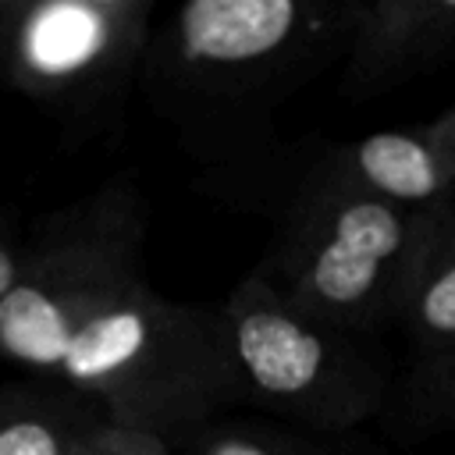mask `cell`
<instances>
[{
  "label": "cell",
  "mask_w": 455,
  "mask_h": 455,
  "mask_svg": "<svg viewBox=\"0 0 455 455\" xmlns=\"http://www.w3.org/2000/svg\"><path fill=\"white\" fill-rule=\"evenodd\" d=\"M139 238L135 199L114 196L21 252L0 302V359L171 444L235 405V380L220 309L156 295Z\"/></svg>",
  "instance_id": "6da1fadb"
},
{
  "label": "cell",
  "mask_w": 455,
  "mask_h": 455,
  "mask_svg": "<svg viewBox=\"0 0 455 455\" xmlns=\"http://www.w3.org/2000/svg\"><path fill=\"white\" fill-rule=\"evenodd\" d=\"M441 217L391 206L320 167L259 274L306 316L370 338L402 320Z\"/></svg>",
  "instance_id": "7a4b0ae2"
},
{
  "label": "cell",
  "mask_w": 455,
  "mask_h": 455,
  "mask_svg": "<svg viewBox=\"0 0 455 455\" xmlns=\"http://www.w3.org/2000/svg\"><path fill=\"white\" fill-rule=\"evenodd\" d=\"M235 402L313 434L366 423L387 398V363L366 338L295 309L259 270L220 306Z\"/></svg>",
  "instance_id": "3957f363"
},
{
  "label": "cell",
  "mask_w": 455,
  "mask_h": 455,
  "mask_svg": "<svg viewBox=\"0 0 455 455\" xmlns=\"http://www.w3.org/2000/svg\"><path fill=\"white\" fill-rule=\"evenodd\" d=\"M352 4L188 0L153 36V78L178 107H259L345 50Z\"/></svg>",
  "instance_id": "277c9868"
},
{
  "label": "cell",
  "mask_w": 455,
  "mask_h": 455,
  "mask_svg": "<svg viewBox=\"0 0 455 455\" xmlns=\"http://www.w3.org/2000/svg\"><path fill=\"white\" fill-rule=\"evenodd\" d=\"M149 0H0V82L36 100H89L149 39Z\"/></svg>",
  "instance_id": "5b68a950"
},
{
  "label": "cell",
  "mask_w": 455,
  "mask_h": 455,
  "mask_svg": "<svg viewBox=\"0 0 455 455\" xmlns=\"http://www.w3.org/2000/svg\"><path fill=\"white\" fill-rule=\"evenodd\" d=\"M345 85L384 92L455 60V0L352 4Z\"/></svg>",
  "instance_id": "8992f818"
},
{
  "label": "cell",
  "mask_w": 455,
  "mask_h": 455,
  "mask_svg": "<svg viewBox=\"0 0 455 455\" xmlns=\"http://www.w3.org/2000/svg\"><path fill=\"white\" fill-rule=\"evenodd\" d=\"M341 181L412 213H448L455 206V164L419 128L370 132L341 146L327 164Z\"/></svg>",
  "instance_id": "52a82bcc"
},
{
  "label": "cell",
  "mask_w": 455,
  "mask_h": 455,
  "mask_svg": "<svg viewBox=\"0 0 455 455\" xmlns=\"http://www.w3.org/2000/svg\"><path fill=\"white\" fill-rule=\"evenodd\" d=\"M107 412L71 387H0V455H78Z\"/></svg>",
  "instance_id": "ba28073f"
},
{
  "label": "cell",
  "mask_w": 455,
  "mask_h": 455,
  "mask_svg": "<svg viewBox=\"0 0 455 455\" xmlns=\"http://www.w3.org/2000/svg\"><path fill=\"white\" fill-rule=\"evenodd\" d=\"M398 327L409 334L416 359L455 348V224L448 213L419 263Z\"/></svg>",
  "instance_id": "9c48e42d"
},
{
  "label": "cell",
  "mask_w": 455,
  "mask_h": 455,
  "mask_svg": "<svg viewBox=\"0 0 455 455\" xmlns=\"http://www.w3.org/2000/svg\"><path fill=\"white\" fill-rule=\"evenodd\" d=\"M174 455H370L359 444H338L313 430H288L263 419L213 416L171 441Z\"/></svg>",
  "instance_id": "30bf717a"
},
{
  "label": "cell",
  "mask_w": 455,
  "mask_h": 455,
  "mask_svg": "<svg viewBox=\"0 0 455 455\" xmlns=\"http://www.w3.org/2000/svg\"><path fill=\"white\" fill-rule=\"evenodd\" d=\"M402 402L416 427L455 430V348L416 359L409 366Z\"/></svg>",
  "instance_id": "8fae6325"
},
{
  "label": "cell",
  "mask_w": 455,
  "mask_h": 455,
  "mask_svg": "<svg viewBox=\"0 0 455 455\" xmlns=\"http://www.w3.org/2000/svg\"><path fill=\"white\" fill-rule=\"evenodd\" d=\"M78 455H174L171 444L160 434L149 430H135V427H121V423H103Z\"/></svg>",
  "instance_id": "7c38bea8"
},
{
  "label": "cell",
  "mask_w": 455,
  "mask_h": 455,
  "mask_svg": "<svg viewBox=\"0 0 455 455\" xmlns=\"http://www.w3.org/2000/svg\"><path fill=\"white\" fill-rule=\"evenodd\" d=\"M423 132L430 135V142L455 164V107L451 110H444L441 117H434L430 124H423Z\"/></svg>",
  "instance_id": "4fadbf2b"
},
{
  "label": "cell",
  "mask_w": 455,
  "mask_h": 455,
  "mask_svg": "<svg viewBox=\"0 0 455 455\" xmlns=\"http://www.w3.org/2000/svg\"><path fill=\"white\" fill-rule=\"evenodd\" d=\"M18 274H21V252L11 245V238L0 235V302H4L7 291L14 288Z\"/></svg>",
  "instance_id": "5bb4252c"
},
{
  "label": "cell",
  "mask_w": 455,
  "mask_h": 455,
  "mask_svg": "<svg viewBox=\"0 0 455 455\" xmlns=\"http://www.w3.org/2000/svg\"><path fill=\"white\" fill-rule=\"evenodd\" d=\"M448 217H451V224H455V206H451V210H448Z\"/></svg>",
  "instance_id": "9a60e30c"
}]
</instances>
